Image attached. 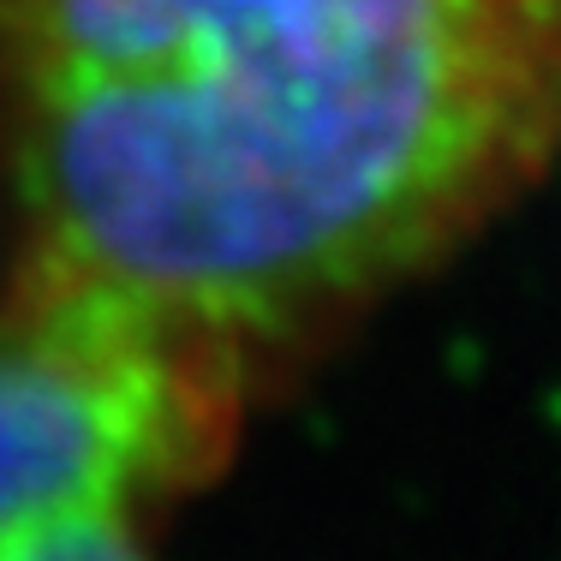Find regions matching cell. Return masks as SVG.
<instances>
[{
	"instance_id": "7a4b0ae2",
	"label": "cell",
	"mask_w": 561,
	"mask_h": 561,
	"mask_svg": "<svg viewBox=\"0 0 561 561\" xmlns=\"http://www.w3.org/2000/svg\"><path fill=\"white\" fill-rule=\"evenodd\" d=\"M239 419L162 346L0 270V561L150 550Z\"/></svg>"
},
{
	"instance_id": "6da1fadb",
	"label": "cell",
	"mask_w": 561,
	"mask_h": 561,
	"mask_svg": "<svg viewBox=\"0 0 561 561\" xmlns=\"http://www.w3.org/2000/svg\"><path fill=\"white\" fill-rule=\"evenodd\" d=\"M561 156V0H0V270L257 407Z\"/></svg>"
}]
</instances>
